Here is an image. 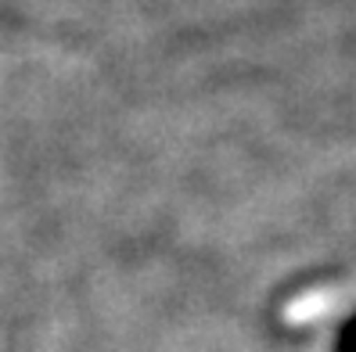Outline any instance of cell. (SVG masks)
Returning a JSON list of instances; mask_svg holds the SVG:
<instances>
[{
  "label": "cell",
  "instance_id": "6da1fadb",
  "mask_svg": "<svg viewBox=\"0 0 356 352\" xmlns=\"http://www.w3.org/2000/svg\"><path fill=\"white\" fill-rule=\"evenodd\" d=\"M331 352H356V313H349L334 335V349Z\"/></svg>",
  "mask_w": 356,
  "mask_h": 352
}]
</instances>
